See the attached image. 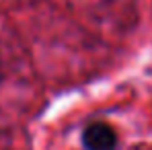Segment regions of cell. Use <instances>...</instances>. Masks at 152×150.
I'll list each match as a JSON object with an SVG mask.
<instances>
[{"label": "cell", "instance_id": "cell-1", "mask_svg": "<svg viewBox=\"0 0 152 150\" xmlns=\"http://www.w3.org/2000/svg\"><path fill=\"white\" fill-rule=\"evenodd\" d=\"M84 150H117L119 136L107 121H93L82 130Z\"/></svg>", "mask_w": 152, "mask_h": 150}]
</instances>
